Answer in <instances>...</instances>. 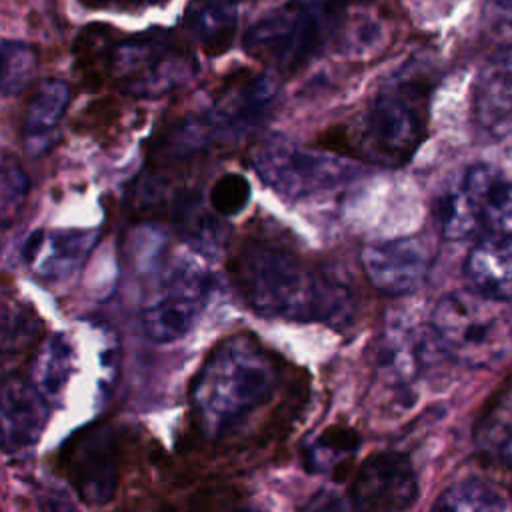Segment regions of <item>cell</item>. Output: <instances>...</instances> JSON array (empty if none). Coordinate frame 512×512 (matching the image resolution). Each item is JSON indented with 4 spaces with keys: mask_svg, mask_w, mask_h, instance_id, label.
Returning a JSON list of instances; mask_svg holds the SVG:
<instances>
[{
    "mask_svg": "<svg viewBox=\"0 0 512 512\" xmlns=\"http://www.w3.org/2000/svg\"><path fill=\"white\" fill-rule=\"evenodd\" d=\"M226 268L238 296L258 316L332 328H346L356 318L352 286L328 266L314 264L280 232H246Z\"/></svg>",
    "mask_w": 512,
    "mask_h": 512,
    "instance_id": "cell-1",
    "label": "cell"
},
{
    "mask_svg": "<svg viewBox=\"0 0 512 512\" xmlns=\"http://www.w3.org/2000/svg\"><path fill=\"white\" fill-rule=\"evenodd\" d=\"M282 386V360L254 334H230L210 348L190 382L192 424L210 442L230 440L270 414Z\"/></svg>",
    "mask_w": 512,
    "mask_h": 512,
    "instance_id": "cell-2",
    "label": "cell"
},
{
    "mask_svg": "<svg viewBox=\"0 0 512 512\" xmlns=\"http://www.w3.org/2000/svg\"><path fill=\"white\" fill-rule=\"evenodd\" d=\"M430 94L424 72H396L356 114L324 130L316 148L368 166L400 168L426 140Z\"/></svg>",
    "mask_w": 512,
    "mask_h": 512,
    "instance_id": "cell-3",
    "label": "cell"
},
{
    "mask_svg": "<svg viewBox=\"0 0 512 512\" xmlns=\"http://www.w3.org/2000/svg\"><path fill=\"white\" fill-rule=\"evenodd\" d=\"M352 0H286L244 34V50L268 72L296 74L338 42Z\"/></svg>",
    "mask_w": 512,
    "mask_h": 512,
    "instance_id": "cell-4",
    "label": "cell"
},
{
    "mask_svg": "<svg viewBox=\"0 0 512 512\" xmlns=\"http://www.w3.org/2000/svg\"><path fill=\"white\" fill-rule=\"evenodd\" d=\"M198 70L190 46L172 30L152 28L134 36L112 38L104 62L102 82L134 98H162L188 84Z\"/></svg>",
    "mask_w": 512,
    "mask_h": 512,
    "instance_id": "cell-5",
    "label": "cell"
},
{
    "mask_svg": "<svg viewBox=\"0 0 512 512\" xmlns=\"http://www.w3.org/2000/svg\"><path fill=\"white\" fill-rule=\"evenodd\" d=\"M430 326L444 356L468 368H494L512 352V308L474 290L446 294Z\"/></svg>",
    "mask_w": 512,
    "mask_h": 512,
    "instance_id": "cell-6",
    "label": "cell"
},
{
    "mask_svg": "<svg viewBox=\"0 0 512 512\" xmlns=\"http://www.w3.org/2000/svg\"><path fill=\"white\" fill-rule=\"evenodd\" d=\"M434 218L446 240L506 232L512 226V180L492 164H472L442 190Z\"/></svg>",
    "mask_w": 512,
    "mask_h": 512,
    "instance_id": "cell-7",
    "label": "cell"
},
{
    "mask_svg": "<svg viewBox=\"0 0 512 512\" xmlns=\"http://www.w3.org/2000/svg\"><path fill=\"white\" fill-rule=\"evenodd\" d=\"M250 162L266 186L290 200L330 192L356 174V162L284 138L260 142L252 150Z\"/></svg>",
    "mask_w": 512,
    "mask_h": 512,
    "instance_id": "cell-8",
    "label": "cell"
},
{
    "mask_svg": "<svg viewBox=\"0 0 512 512\" xmlns=\"http://www.w3.org/2000/svg\"><path fill=\"white\" fill-rule=\"evenodd\" d=\"M440 356L444 352L430 320L422 322L410 312H396L386 320L376 342V374L382 384L408 396L432 374Z\"/></svg>",
    "mask_w": 512,
    "mask_h": 512,
    "instance_id": "cell-9",
    "label": "cell"
},
{
    "mask_svg": "<svg viewBox=\"0 0 512 512\" xmlns=\"http://www.w3.org/2000/svg\"><path fill=\"white\" fill-rule=\"evenodd\" d=\"M58 464L82 502L106 506L120 482V446L108 422H92L76 430L60 448Z\"/></svg>",
    "mask_w": 512,
    "mask_h": 512,
    "instance_id": "cell-10",
    "label": "cell"
},
{
    "mask_svg": "<svg viewBox=\"0 0 512 512\" xmlns=\"http://www.w3.org/2000/svg\"><path fill=\"white\" fill-rule=\"evenodd\" d=\"M278 78L268 70H240L214 90L202 116L212 140L234 142L262 128L278 100Z\"/></svg>",
    "mask_w": 512,
    "mask_h": 512,
    "instance_id": "cell-11",
    "label": "cell"
},
{
    "mask_svg": "<svg viewBox=\"0 0 512 512\" xmlns=\"http://www.w3.org/2000/svg\"><path fill=\"white\" fill-rule=\"evenodd\" d=\"M210 284V274L200 264L184 260L172 266L140 314L146 338L156 344L182 340L200 320Z\"/></svg>",
    "mask_w": 512,
    "mask_h": 512,
    "instance_id": "cell-12",
    "label": "cell"
},
{
    "mask_svg": "<svg viewBox=\"0 0 512 512\" xmlns=\"http://www.w3.org/2000/svg\"><path fill=\"white\" fill-rule=\"evenodd\" d=\"M348 498L356 512H404L418 498V478L404 454L376 452L354 472Z\"/></svg>",
    "mask_w": 512,
    "mask_h": 512,
    "instance_id": "cell-13",
    "label": "cell"
},
{
    "mask_svg": "<svg viewBox=\"0 0 512 512\" xmlns=\"http://www.w3.org/2000/svg\"><path fill=\"white\" fill-rule=\"evenodd\" d=\"M364 276L382 294L406 296L428 278L434 248L422 236H402L368 244L360 256Z\"/></svg>",
    "mask_w": 512,
    "mask_h": 512,
    "instance_id": "cell-14",
    "label": "cell"
},
{
    "mask_svg": "<svg viewBox=\"0 0 512 512\" xmlns=\"http://www.w3.org/2000/svg\"><path fill=\"white\" fill-rule=\"evenodd\" d=\"M48 400L30 376L0 378V452L18 454L38 444L48 422Z\"/></svg>",
    "mask_w": 512,
    "mask_h": 512,
    "instance_id": "cell-15",
    "label": "cell"
},
{
    "mask_svg": "<svg viewBox=\"0 0 512 512\" xmlns=\"http://www.w3.org/2000/svg\"><path fill=\"white\" fill-rule=\"evenodd\" d=\"M98 230H34L22 244V262L44 282H64L86 262Z\"/></svg>",
    "mask_w": 512,
    "mask_h": 512,
    "instance_id": "cell-16",
    "label": "cell"
},
{
    "mask_svg": "<svg viewBox=\"0 0 512 512\" xmlns=\"http://www.w3.org/2000/svg\"><path fill=\"white\" fill-rule=\"evenodd\" d=\"M470 116L476 134L488 142L512 136V56L496 58L476 76Z\"/></svg>",
    "mask_w": 512,
    "mask_h": 512,
    "instance_id": "cell-17",
    "label": "cell"
},
{
    "mask_svg": "<svg viewBox=\"0 0 512 512\" xmlns=\"http://www.w3.org/2000/svg\"><path fill=\"white\" fill-rule=\"evenodd\" d=\"M470 290L500 302H512V232L478 238L464 260Z\"/></svg>",
    "mask_w": 512,
    "mask_h": 512,
    "instance_id": "cell-18",
    "label": "cell"
},
{
    "mask_svg": "<svg viewBox=\"0 0 512 512\" xmlns=\"http://www.w3.org/2000/svg\"><path fill=\"white\" fill-rule=\"evenodd\" d=\"M182 22L206 56H222L238 30L236 0H190Z\"/></svg>",
    "mask_w": 512,
    "mask_h": 512,
    "instance_id": "cell-19",
    "label": "cell"
},
{
    "mask_svg": "<svg viewBox=\"0 0 512 512\" xmlns=\"http://www.w3.org/2000/svg\"><path fill=\"white\" fill-rule=\"evenodd\" d=\"M70 104V86L62 78H44L32 92L22 118V138L30 150L46 148Z\"/></svg>",
    "mask_w": 512,
    "mask_h": 512,
    "instance_id": "cell-20",
    "label": "cell"
},
{
    "mask_svg": "<svg viewBox=\"0 0 512 512\" xmlns=\"http://www.w3.org/2000/svg\"><path fill=\"white\" fill-rule=\"evenodd\" d=\"M474 438L490 464L512 474V384L488 402L476 422Z\"/></svg>",
    "mask_w": 512,
    "mask_h": 512,
    "instance_id": "cell-21",
    "label": "cell"
},
{
    "mask_svg": "<svg viewBox=\"0 0 512 512\" xmlns=\"http://www.w3.org/2000/svg\"><path fill=\"white\" fill-rule=\"evenodd\" d=\"M44 340V322L22 298L0 292V358L12 360L34 352Z\"/></svg>",
    "mask_w": 512,
    "mask_h": 512,
    "instance_id": "cell-22",
    "label": "cell"
},
{
    "mask_svg": "<svg viewBox=\"0 0 512 512\" xmlns=\"http://www.w3.org/2000/svg\"><path fill=\"white\" fill-rule=\"evenodd\" d=\"M74 372V346L64 334L44 338L34 350L30 380L50 402L58 400Z\"/></svg>",
    "mask_w": 512,
    "mask_h": 512,
    "instance_id": "cell-23",
    "label": "cell"
},
{
    "mask_svg": "<svg viewBox=\"0 0 512 512\" xmlns=\"http://www.w3.org/2000/svg\"><path fill=\"white\" fill-rule=\"evenodd\" d=\"M360 446V436L344 426H330L322 430L304 450V464L312 472L338 474L354 458Z\"/></svg>",
    "mask_w": 512,
    "mask_h": 512,
    "instance_id": "cell-24",
    "label": "cell"
},
{
    "mask_svg": "<svg viewBox=\"0 0 512 512\" xmlns=\"http://www.w3.org/2000/svg\"><path fill=\"white\" fill-rule=\"evenodd\" d=\"M430 512H508V508L502 494L490 484L458 480L436 496Z\"/></svg>",
    "mask_w": 512,
    "mask_h": 512,
    "instance_id": "cell-25",
    "label": "cell"
},
{
    "mask_svg": "<svg viewBox=\"0 0 512 512\" xmlns=\"http://www.w3.org/2000/svg\"><path fill=\"white\" fill-rule=\"evenodd\" d=\"M38 52L22 40L0 38V96L22 92L34 78Z\"/></svg>",
    "mask_w": 512,
    "mask_h": 512,
    "instance_id": "cell-26",
    "label": "cell"
},
{
    "mask_svg": "<svg viewBox=\"0 0 512 512\" xmlns=\"http://www.w3.org/2000/svg\"><path fill=\"white\" fill-rule=\"evenodd\" d=\"M116 36V30L106 24H88L80 30L74 42V68L80 74V78L96 88L102 84V62L104 54Z\"/></svg>",
    "mask_w": 512,
    "mask_h": 512,
    "instance_id": "cell-27",
    "label": "cell"
},
{
    "mask_svg": "<svg viewBox=\"0 0 512 512\" xmlns=\"http://www.w3.org/2000/svg\"><path fill=\"white\" fill-rule=\"evenodd\" d=\"M478 32L498 58L512 56V0H480Z\"/></svg>",
    "mask_w": 512,
    "mask_h": 512,
    "instance_id": "cell-28",
    "label": "cell"
},
{
    "mask_svg": "<svg viewBox=\"0 0 512 512\" xmlns=\"http://www.w3.org/2000/svg\"><path fill=\"white\" fill-rule=\"evenodd\" d=\"M252 186L240 172L220 174L208 190L210 210L220 218H232L246 210L250 202Z\"/></svg>",
    "mask_w": 512,
    "mask_h": 512,
    "instance_id": "cell-29",
    "label": "cell"
},
{
    "mask_svg": "<svg viewBox=\"0 0 512 512\" xmlns=\"http://www.w3.org/2000/svg\"><path fill=\"white\" fill-rule=\"evenodd\" d=\"M30 192V180L26 172L12 158L0 160V230L10 226L18 218L20 208Z\"/></svg>",
    "mask_w": 512,
    "mask_h": 512,
    "instance_id": "cell-30",
    "label": "cell"
},
{
    "mask_svg": "<svg viewBox=\"0 0 512 512\" xmlns=\"http://www.w3.org/2000/svg\"><path fill=\"white\" fill-rule=\"evenodd\" d=\"M38 502L42 512H76L66 498H60V494H40Z\"/></svg>",
    "mask_w": 512,
    "mask_h": 512,
    "instance_id": "cell-31",
    "label": "cell"
},
{
    "mask_svg": "<svg viewBox=\"0 0 512 512\" xmlns=\"http://www.w3.org/2000/svg\"><path fill=\"white\" fill-rule=\"evenodd\" d=\"M306 512H342V508L334 502V500H326V498H322V500H318V502H314V504H310V508L306 510Z\"/></svg>",
    "mask_w": 512,
    "mask_h": 512,
    "instance_id": "cell-32",
    "label": "cell"
}]
</instances>
